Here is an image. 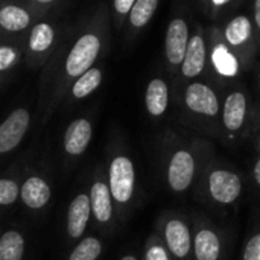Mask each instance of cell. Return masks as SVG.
I'll return each instance as SVG.
<instances>
[{
    "label": "cell",
    "mask_w": 260,
    "mask_h": 260,
    "mask_svg": "<svg viewBox=\"0 0 260 260\" xmlns=\"http://www.w3.org/2000/svg\"><path fill=\"white\" fill-rule=\"evenodd\" d=\"M20 197V181L17 177L0 178V207H8L17 203Z\"/></svg>",
    "instance_id": "cell-26"
},
{
    "label": "cell",
    "mask_w": 260,
    "mask_h": 260,
    "mask_svg": "<svg viewBox=\"0 0 260 260\" xmlns=\"http://www.w3.org/2000/svg\"><path fill=\"white\" fill-rule=\"evenodd\" d=\"M251 21L245 15H238L225 27V40L232 46H242L251 37Z\"/></svg>",
    "instance_id": "cell-22"
},
{
    "label": "cell",
    "mask_w": 260,
    "mask_h": 260,
    "mask_svg": "<svg viewBox=\"0 0 260 260\" xmlns=\"http://www.w3.org/2000/svg\"><path fill=\"white\" fill-rule=\"evenodd\" d=\"M247 117V98L241 91L229 94L222 110V120L229 131H239Z\"/></svg>",
    "instance_id": "cell-18"
},
{
    "label": "cell",
    "mask_w": 260,
    "mask_h": 260,
    "mask_svg": "<svg viewBox=\"0 0 260 260\" xmlns=\"http://www.w3.org/2000/svg\"><path fill=\"white\" fill-rule=\"evenodd\" d=\"M107 181L114 210L122 213L133 201L136 192V166L126 154L116 152L111 155L107 165Z\"/></svg>",
    "instance_id": "cell-3"
},
{
    "label": "cell",
    "mask_w": 260,
    "mask_h": 260,
    "mask_svg": "<svg viewBox=\"0 0 260 260\" xmlns=\"http://www.w3.org/2000/svg\"><path fill=\"white\" fill-rule=\"evenodd\" d=\"M52 198L50 183L40 174H29L20 183V197L21 203L29 210L44 209Z\"/></svg>",
    "instance_id": "cell-11"
},
{
    "label": "cell",
    "mask_w": 260,
    "mask_h": 260,
    "mask_svg": "<svg viewBox=\"0 0 260 260\" xmlns=\"http://www.w3.org/2000/svg\"><path fill=\"white\" fill-rule=\"evenodd\" d=\"M244 260H260V233L247 242L244 250Z\"/></svg>",
    "instance_id": "cell-30"
},
{
    "label": "cell",
    "mask_w": 260,
    "mask_h": 260,
    "mask_svg": "<svg viewBox=\"0 0 260 260\" xmlns=\"http://www.w3.org/2000/svg\"><path fill=\"white\" fill-rule=\"evenodd\" d=\"M206 66V43L203 35L198 32L189 38L187 50L181 62V72L186 78H195L201 75Z\"/></svg>",
    "instance_id": "cell-16"
},
{
    "label": "cell",
    "mask_w": 260,
    "mask_h": 260,
    "mask_svg": "<svg viewBox=\"0 0 260 260\" xmlns=\"http://www.w3.org/2000/svg\"><path fill=\"white\" fill-rule=\"evenodd\" d=\"M146 111L152 117H161L169 105V87L161 78H154L148 82L145 91Z\"/></svg>",
    "instance_id": "cell-17"
},
{
    "label": "cell",
    "mask_w": 260,
    "mask_h": 260,
    "mask_svg": "<svg viewBox=\"0 0 260 260\" xmlns=\"http://www.w3.org/2000/svg\"><path fill=\"white\" fill-rule=\"evenodd\" d=\"M102 254V241L96 236L82 238L70 251L67 260H98Z\"/></svg>",
    "instance_id": "cell-23"
},
{
    "label": "cell",
    "mask_w": 260,
    "mask_h": 260,
    "mask_svg": "<svg viewBox=\"0 0 260 260\" xmlns=\"http://www.w3.org/2000/svg\"><path fill=\"white\" fill-rule=\"evenodd\" d=\"M104 79V69L101 66H94L90 70H87L84 75H81L69 88L64 102L67 105H72L75 102L84 101L90 94H93L102 84Z\"/></svg>",
    "instance_id": "cell-15"
},
{
    "label": "cell",
    "mask_w": 260,
    "mask_h": 260,
    "mask_svg": "<svg viewBox=\"0 0 260 260\" xmlns=\"http://www.w3.org/2000/svg\"><path fill=\"white\" fill-rule=\"evenodd\" d=\"M136 0H114L111 3V9H113V17L116 21V26L120 27L123 24L125 20H128V15L134 6Z\"/></svg>",
    "instance_id": "cell-28"
},
{
    "label": "cell",
    "mask_w": 260,
    "mask_h": 260,
    "mask_svg": "<svg viewBox=\"0 0 260 260\" xmlns=\"http://www.w3.org/2000/svg\"><path fill=\"white\" fill-rule=\"evenodd\" d=\"M143 260H171L168 250L158 239H151L145 250V259Z\"/></svg>",
    "instance_id": "cell-29"
},
{
    "label": "cell",
    "mask_w": 260,
    "mask_h": 260,
    "mask_svg": "<svg viewBox=\"0 0 260 260\" xmlns=\"http://www.w3.org/2000/svg\"><path fill=\"white\" fill-rule=\"evenodd\" d=\"M24 58L23 44L0 43V75H8Z\"/></svg>",
    "instance_id": "cell-24"
},
{
    "label": "cell",
    "mask_w": 260,
    "mask_h": 260,
    "mask_svg": "<svg viewBox=\"0 0 260 260\" xmlns=\"http://www.w3.org/2000/svg\"><path fill=\"white\" fill-rule=\"evenodd\" d=\"M213 61H215V66L219 70V73L227 75V76L236 75V72H238V61L222 46H218L215 49V52H213Z\"/></svg>",
    "instance_id": "cell-27"
},
{
    "label": "cell",
    "mask_w": 260,
    "mask_h": 260,
    "mask_svg": "<svg viewBox=\"0 0 260 260\" xmlns=\"http://www.w3.org/2000/svg\"><path fill=\"white\" fill-rule=\"evenodd\" d=\"M254 178H256L257 184H260V158L259 161L256 163V166H254Z\"/></svg>",
    "instance_id": "cell-32"
},
{
    "label": "cell",
    "mask_w": 260,
    "mask_h": 260,
    "mask_svg": "<svg viewBox=\"0 0 260 260\" xmlns=\"http://www.w3.org/2000/svg\"><path fill=\"white\" fill-rule=\"evenodd\" d=\"M212 5H213V6H225V5H227V0H221V2L213 0V2H212Z\"/></svg>",
    "instance_id": "cell-33"
},
{
    "label": "cell",
    "mask_w": 260,
    "mask_h": 260,
    "mask_svg": "<svg viewBox=\"0 0 260 260\" xmlns=\"http://www.w3.org/2000/svg\"><path fill=\"white\" fill-rule=\"evenodd\" d=\"M91 219V209L88 193L79 192L69 204L66 230L70 241H78L84 236L87 225Z\"/></svg>",
    "instance_id": "cell-13"
},
{
    "label": "cell",
    "mask_w": 260,
    "mask_h": 260,
    "mask_svg": "<svg viewBox=\"0 0 260 260\" xmlns=\"http://www.w3.org/2000/svg\"><path fill=\"white\" fill-rule=\"evenodd\" d=\"M24 251L26 239L18 230H6L0 236V260H23Z\"/></svg>",
    "instance_id": "cell-20"
},
{
    "label": "cell",
    "mask_w": 260,
    "mask_h": 260,
    "mask_svg": "<svg viewBox=\"0 0 260 260\" xmlns=\"http://www.w3.org/2000/svg\"><path fill=\"white\" fill-rule=\"evenodd\" d=\"M197 260H218L221 256V242L213 230L203 229L197 233L192 245Z\"/></svg>",
    "instance_id": "cell-19"
},
{
    "label": "cell",
    "mask_w": 260,
    "mask_h": 260,
    "mask_svg": "<svg viewBox=\"0 0 260 260\" xmlns=\"http://www.w3.org/2000/svg\"><path fill=\"white\" fill-rule=\"evenodd\" d=\"M120 260H139L134 254H125L123 257H120Z\"/></svg>",
    "instance_id": "cell-34"
},
{
    "label": "cell",
    "mask_w": 260,
    "mask_h": 260,
    "mask_svg": "<svg viewBox=\"0 0 260 260\" xmlns=\"http://www.w3.org/2000/svg\"><path fill=\"white\" fill-rule=\"evenodd\" d=\"M195 175L193 155L186 149L172 154L168 165V184L174 192H184L190 187Z\"/></svg>",
    "instance_id": "cell-8"
},
{
    "label": "cell",
    "mask_w": 260,
    "mask_h": 260,
    "mask_svg": "<svg viewBox=\"0 0 260 260\" xmlns=\"http://www.w3.org/2000/svg\"><path fill=\"white\" fill-rule=\"evenodd\" d=\"M2 81H3V75H0V84H2Z\"/></svg>",
    "instance_id": "cell-35"
},
{
    "label": "cell",
    "mask_w": 260,
    "mask_h": 260,
    "mask_svg": "<svg viewBox=\"0 0 260 260\" xmlns=\"http://www.w3.org/2000/svg\"><path fill=\"white\" fill-rule=\"evenodd\" d=\"M254 20H256L257 27L260 29V0L254 3Z\"/></svg>",
    "instance_id": "cell-31"
},
{
    "label": "cell",
    "mask_w": 260,
    "mask_h": 260,
    "mask_svg": "<svg viewBox=\"0 0 260 260\" xmlns=\"http://www.w3.org/2000/svg\"><path fill=\"white\" fill-rule=\"evenodd\" d=\"M62 27L52 18L38 20L29 30L24 43V61L30 69H41L50 61L64 41Z\"/></svg>",
    "instance_id": "cell-2"
},
{
    "label": "cell",
    "mask_w": 260,
    "mask_h": 260,
    "mask_svg": "<svg viewBox=\"0 0 260 260\" xmlns=\"http://www.w3.org/2000/svg\"><path fill=\"white\" fill-rule=\"evenodd\" d=\"M91 218L101 227H108L114 218V203L108 187L107 175L104 174V166H98L93 174L91 186L88 190Z\"/></svg>",
    "instance_id": "cell-5"
},
{
    "label": "cell",
    "mask_w": 260,
    "mask_h": 260,
    "mask_svg": "<svg viewBox=\"0 0 260 260\" xmlns=\"http://www.w3.org/2000/svg\"><path fill=\"white\" fill-rule=\"evenodd\" d=\"M163 236L168 251L175 259H186L189 256L193 241H192L190 230L183 219L172 218L166 221L163 229Z\"/></svg>",
    "instance_id": "cell-12"
},
{
    "label": "cell",
    "mask_w": 260,
    "mask_h": 260,
    "mask_svg": "<svg viewBox=\"0 0 260 260\" xmlns=\"http://www.w3.org/2000/svg\"><path fill=\"white\" fill-rule=\"evenodd\" d=\"M35 23V17L23 0H0V43L23 44Z\"/></svg>",
    "instance_id": "cell-4"
},
{
    "label": "cell",
    "mask_w": 260,
    "mask_h": 260,
    "mask_svg": "<svg viewBox=\"0 0 260 260\" xmlns=\"http://www.w3.org/2000/svg\"><path fill=\"white\" fill-rule=\"evenodd\" d=\"M23 3L30 11V14L35 17L37 21L50 18L64 5L59 0H23Z\"/></svg>",
    "instance_id": "cell-25"
},
{
    "label": "cell",
    "mask_w": 260,
    "mask_h": 260,
    "mask_svg": "<svg viewBox=\"0 0 260 260\" xmlns=\"http://www.w3.org/2000/svg\"><path fill=\"white\" fill-rule=\"evenodd\" d=\"M184 102L190 111L201 116L213 117L219 113V101L216 93L203 82H193L186 88Z\"/></svg>",
    "instance_id": "cell-14"
},
{
    "label": "cell",
    "mask_w": 260,
    "mask_h": 260,
    "mask_svg": "<svg viewBox=\"0 0 260 260\" xmlns=\"http://www.w3.org/2000/svg\"><path fill=\"white\" fill-rule=\"evenodd\" d=\"M110 49V12L107 5H98L84 17L75 32V38H64L59 49L46 64V96L43 101L41 123L44 125L64 102L70 85L87 70L96 66Z\"/></svg>",
    "instance_id": "cell-1"
},
{
    "label": "cell",
    "mask_w": 260,
    "mask_h": 260,
    "mask_svg": "<svg viewBox=\"0 0 260 260\" xmlns=\"http://www.w3.org/2000/svg\"><path fill=\"white\" fill-rule=\"evenodd\" d=\"M189 44V26L181 17H175L169 21L165 40V53L171 66H180L184 59Z\"/></svg>",
    "instance_id": "cell-10"
},
{
    "label": "cell",
    "mask_w": 260,
    "mask_h": 260,
    "mask_svg": "<svg viewBox=\"0 0 260 260\" xmlns=\"http://www.w3.org/2000/svg\"><path fill=\"white\" fill-rule=\"evenodd\" d=\"M160 2L158 0H136L129 15H128V26L131 30L143 29L151 18L154 17Z\"/></svg>",
    "instance_id": "cell-21"
},
{
    "label": "cell",
    "mask_w": 260,
    "mask_h": 260,
    "mask_svg": "<svg viewBox=\"0 0 260 260\" xmlns=\"http://www.w3.org/2000/svg\"><path fill=\"white\" fill-rule=\"evenodd\" d=\"M93 139V125L87 117L73 119L62 136V149L70 158L81 157L90 146Z\"/></svg>",
    "instance_id": "cell-7"
},
{
    "label": "cell",
    "mask_w": 260,
    "mask_h": 260,
    "mask_svg": "<svg viewBox=\"0 0 260 260\" xmlns=\"http://www.w3.org/2000/svg\"><path fill=\"white\" fill-rule=\"evenodd\" d=\"M30 113L24 107L12 110L0 123V157L15 151L27 134Z\"/></svg>",
    "instance_id": "cell-6"
},
{
    "label": "cell",
    "mask_w": 260,
    "mask_h": 260,
    "mask_svg": "<svg viewBox=\"0 0 260 260\" xmlns=\"http://www.w3.org/2000/svg\"><path fill=\"white\" fill-rule=\"evenodd\" d=\"M209 192L216 203L232 204L241 197L242 181L232 171L216 169L209 175Z\"/></svg>",
    "instance_id": "cell-9"
},
{
    "label": "cell",
    "mask_w": 260,
    "mask_h": 260,
    "mask_svg": "<svg viewBox=\"0 0 260 260\" xmlns=\"http://www.w3.org/2000/svg\"><path fill=\"white\" fill-rule=\"evenodd\" d=\"M259 146H260V145H259Z\"/></svg>",
    "instance_id": "cell-36"
}]
</instances>
